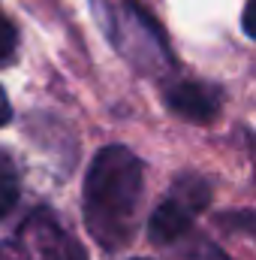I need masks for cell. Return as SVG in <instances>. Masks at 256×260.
<instances>
[{"label": "cell", "instance_id": "obj_7", "mask_svg": "<svg viewBox=\"0 0 256 260\" xmlns=\"http://www.w3.org/2000/svg\"><path fill=\"white\" fill-rule=\"evenodd\" d=\"M15 40H18V34H15V27H12V21L0 12V64L12 58V52H15Z\"/></svg>", "mask_w": 256, "mask_h": 260}, {"label": "cell", "instance_id": "obj_3", "mask_svg": "<svg viewBox=\"0 0 256 260\" xmlns=\"http://www.w3.org/2000/svg\"><path fill=\"white\" fill-rule=\"evenodd\" d=\"M0 260H88V254L49 209H39L18 227L15 236L0 242Z\"/></svg>", "mask_w": 256, "mask_h": 260}, {"label": "cell", "instance_id": "obj_2", "mask_svg": "<svg viewBox=\"0 0 256 260\" xmlns=\"http://www.w3.org/2000/svg\"><path fill=\"white\" fill-rule=\"evenodd\" d=\"M103 18L112 43L142 73H157L169 64V55L151 18H145L130 0H103Z\"/></svg>", "mask_w": 256, "mask_h": 260}, {"label": "cell", "instance_id": "obj_10", "mask_svg": "<svg viewBox=\"0 0 256 260\" xmlns=\"http://www.w3.org/2000/svg\"><path fill=\"white\" fill-rule=\"evenodd\" d=\"M241 30L256 40V0H247V6H244V12H241Z\"/></svg>", "mask_w": 256, "mask_h": 260}, {"label": "cell", "instance_id": "obj_8", "mask_svg": "<svg viewBox=\"0 0 256 260\" xmlns=\"http://www.w3.org/2000/svg\"><path fill=\"white\" fill-rule=\"evenodd\" d=\"M223 224L232 227V230H241V233H247V236L256 239V212H232V215L223 218Z\"/></svg>", "mask_w": 256, "mask_h": 260}, {"label": "cell", "instance_id": "obj_5", "mask_svg": "<svg viewBox=\"0 0 256 260\" xmlns=\"http://www.w3.org/2000/svg\"><path fill=\"white\" fill-rule=\"evenodd\" d=\"M166 106L187 121H211L220 112L223 97H220V88H214V85L178 82L166 91Z\"/></svg>", "mask_w": 256, "mask_h": 260}, {"label": "cell", "instance_id": "obj_11", "mask_svg": "<svg viewBox=\"0 0 256 260\" xmlns=\"http://www.w3.org/2000/svg\"><path fill=\"white\" fill-rule=\"evenodd\" d=\"M9 118H12V106H9L6 91L0 88V127H3V124H9Z\"/></svg>", "mask_w": 256, "mask_h": 260}, {"label": "cell", "instance_id": "obj_1", "mask_svg": "<svg viewBox=\"0 0 256 260\" xmlns=\"http://www.w3.org/2000/svg\"><path fill=\"white\" fill-rule=\"evenodd\" d=\"M142 182V160L124 145H106L91 160L84 179V224L103 248L118 251L130 242Z\"/></svg>", "mask_w": 256, "mask_h": 260}, {"label": "cell", "instance_id": "obj_9", "mask_svg": "<svg viewBox=\"0 0 256 260\" xmlns=\"http://www.w3.org/2000/svg\"><path fill=\"white\" fill-rule=\"evenodd\" d=\"M187 260H229V257L223 251H217L211 242H196V248L187 254Z\"/></svg>", "mask_w": 256, "mask_h": 260}, {"label": "cell", "instance_id": "obj_6", "mask_svg": "<svg viewBox=\"0 0 256 260\" xmlns=\"http://www.w3.org/2000/svg\"><path fill=\"white\" fill-rule=\"evenodd\" d=\"M18 191H21L18 167H15V160H12V154L0 148V221L15 209V203H18Z\"/></svg>", "mask_w": 256, "mask_h": 260}, {"label": "cell", "instance_id": "obj_4", "mask_svg": "<svg viewBox=\"0 0 256 260\" xmlns=\"http://www.w3.org/2000/svg\"><path fill=\"white\" fill-rule=\"evenodd\" d=\"M211 200V188L205 179L199 176H181L172 188V194L166 197L151 221H148V236L154 245H172L178 239H184L190 233V224H193V215L199 209H205Z\"/></svg>", "mask_w": 256, "mask_h": 260}]
</instances>
